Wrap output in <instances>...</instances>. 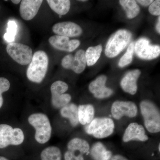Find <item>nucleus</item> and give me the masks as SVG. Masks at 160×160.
<instances>
[{"instance_id":"1","label":"nucleus","mask_w":160,"mask_h":160,"mask_svg":"<svg viewBox=\"0 0 160 160\" xmlns=\"http://www.w3.org/2000/svg\"><path fill=\"white\" fill-rule=\"evenodd\" d=\"M49 58L44 51L36 52L28 66L26 76L30 82L40 83L45 78L48 70Z\"/></svg>"},{"instance_id":"2","label":"nucleus","mask_w":160,"mask_h":160,"mask_svg":"<svg viewBox=\"0 0 160 160\" xmlns=\"http://www.w3.org/2000/svg\"><path fill=\"white\" fill-rule=\"evenodd\" d=\"M29 124L35 129V139L37 142L46 144L50 139L52 128L46 115L41 112L32 113L28 118Z\"/></svg>"},{"instance_id":"3","label":"nucleus","mask_w":160,"mask_h":160,"mask_svg":"<svg viewBox=\"0 0 160 160\" xmlns=\"http://www.w3.org/2000/svg\"><path fill=\"white\" fill-rule=\"evenodd\" d=\"M140 107L147 130L150 133L159 132L160 113L157 106L151 101L144 100L140 103Z\"/></svg>"},{"instance_id":"4","label":"nucleus","mask_w":160,"mask_h":160,"mask_svg":"<svg viewBox=\"0 0 160 160\" xmlns=\"http://www.w3.org/2000/svg\"><path fill=\"white\" fill-rule=\"evenodd\" d=\"M132 34L125 29L118 30L109 38L106 44L105 54L108 58L117 56L130 42Z\"/></svg>"},{"instance_id":"5","label":"nucleus","mask_w":160,"mask_h":160,"mask_svg":"<svg viewBox=\"0 0 160 160\" xmlns=\"http://www.w3.org/2000/svg\"><path fill=\"white\" fill-rule=\"evenodd\" d=\"M115 128L113 120L108 118H97L93 119L86 127L87 133L96 138L102 139L111 135Z\"/></svg>"},{"instance_id":"6","label":"nucleus","mask_w":160,"mask_h":160,"mask_svg":"<svg viewBox=\"0 0 160 160\" xmlns=\"http://www.w3.org/2000/svg\"><path fill=\"white\" fill-rule=\"evenodd\" d=\"M25 135L22 129L13 128L7 124H0V149L22 144Z\"/></svg>"},{"instance_id":"7","label":"nucleus","mask_w":160,"mask_h":160,"mask_svg":"<svg viewBox=\"0 0 160 160\" xmlns=\"http://www.w3.org/2000/svg\"><path fill=\"white\" fill-rule=\"evenodd\" d=\"M69 89L67 83L62 81H57L52 84L50 87L51 103L56 109H61L68 105L71 101V95L65 93Z\"/></svg>"},{"instance_id":"8","label":"nucleus","mask_w":160,"mask_h":160,"mask_svg":"<svg viewBox=\"0 0 160 160\" xmlns=\"http://www.w3.org/2000/svg\"><path fill=\"white\" fill-rule=\"evenodd\" d=\"M6 51L12 59L22 66L28 65L32 59V49L24 44L9 43L6 47Z\"/></svg>"},{"instance_id":"9","label":"nucleus","mask_w":160,"mask_h":160,"mask_svg":"<svg viewBox=\"0 0 160 160\" xmlns=\"http://www.w3.org/2000/svg\"><path fill=\"white\" fill-rule=\"evenodd\" d=\"M67 148L64 154L65 160H85L84 155L89 152L90 149L88 142L78 138L70 140Z\"/></svg>"},{"instance_id":"10","label":"nucleus","mask_w":160,"mask_h":160,"mask_svg":"<svg viewBox=\"0 0 160 160\" xmlns=\"http://www.w3.org/2000/svg\"><path fill=\"white\" fill-rule=\"evenodd\" d=\"M134 51L140 58L152 60L160 55V47L157 45H151L149 40L142 38L134 44Z\"/></svg>"},{"instance_id":"11","label":"nucleus","mask_w":160,"mask_h":160,"mask_svg":"<svg viewBox=\"0 0 160 160\" xmlns=\"http://www.w3.org/2000/svg\"><path fill=\"white\" fill-rule=\"evenodd\" d=\"M111 112L112 116L119 120L124 116L130 118L135 117L138 114V107L131 101H116L112 103Z\"/></svg>"},{"instance_id":"12","label":"nucleus","mask_w":160,"mask_h":160,"mask_svg":"<svg viewBox=\"0 0 160 160\" xmlns=\"http://www.w3.org/2000/svg\"><path fill=\"white\" fill-rule=\"evenodd\" d=\"M86 62L85 51L80 49L74 56L67 55L62 60V66L65 69H71L75 73H82L86 68Z\"/></svg>"},{"instance_id":"13","label":"nucleus","mask_w":160,"mask_h":160,"mask_svg":"<svg viewBox=\"0 0 160 160\" xmlns=\"http://www.w3.org/2000/svg\"><path fill=\"white\" fill-rule=\"evenodd\" d=\"M52 30L57 35L68 38L79 36L82 33V29L79 25L70 22L56 23L52 26Z\"/></svg>"},{"instance_id":"14","label":"nucleus","mask_w":160,"mask_h":160,"mask_svg":"<svg viewBox=\"0 0 160 160\" xmlns=\"http://www.w3.org/2000/svg\"><path fill=\"white\" fill-rule=\"evenodd\" d=\"M107 77L105 75L100 76L89 84V91L98 99L109 97L113 93V90L106 86Z\"/></svg>"},{"instance_id":"15","label":"nucleus","mask_w":160,"mask_h":160,"mask_svg":"<svg viewBox=\"0 0 160 160\" xmlns=\"http://www.w3.org/2000/svg\"><path fill=\"white\" fill-rule=\"evenodd\" d=\"M49 42L55 49L68 52L74 51L80 45L78 40H70L69 38L57 35L49 38Z\"/></svg>"},{"instance_id":"16","label":"nucleus","mask_w":160,"mask_h":160,"mask_svg":"<svg viewBox=\"0 0 160 160\" xmlns=\"http://www.w3.org/2000/svg\"><path fill=\"white\" fill-rule=\"evenodd\" d=\"M148 139L144 127L138 123L132 122L130 123L126 128L123 135L122 140L124 142H128L133 140L144 142Z\"/></svg>"},{"instance_id":"17","label":"nucleus","mask_w":160,"mask_h":160,"mask_svg":"<svg viewBox=\"0 0 160 160\" xmlns=\"http://www.w3.org/2000/svg\"><path fill=\"white\" fill-rule=\"evenodd\" d=\"M42 0H23L20 6L21 17L26 21L32 19L37 14Z\"/></svg>"},{"instance_id":"18","label":"nucleus","mask_w":160,"mask_h":160,"mask_svg":"<svg viewBox=\"0 0 160 160\" xmlns=\"http://www.w3.org/2000/svg\"><path fill=\"white\" fill-rule=\"evenodd\" d=\"M141 73L139 69L129 72L121 80L120 85L122 89L129 94H135L138 90V80Z\"/></svg>"},{"instance_id":"19","label":"nucleus","mask_w":160,"mask_h":160,"mask_svg":"<svg viewBox=\"0 0 160 160\" xmlns=\"http://www.w3.org/2000/svg\"><path fill=\"white\" fill-rule=\"evenodd\" d=\"M60 114L63 118L69 119L71 126L75 127L78 125V109L74 103H69L60 109Z\"/></svg>"},{"instance_id":"20","label":"nucleus","mask_w":160,"mask_h":160,"mask_svg":"<svg viewBox=\"0 0 160 160\" xmlns=\"http://www.w3.org/2000/svg\"><path fill=\"white\" fill-rule=\"evenodd\" d=\"M90 155L94 160H110L112 153L101 142L95 143L90 149Z\"/></svg>"},{"instance_id":"21","label":"nucleus","mask_w":160,"mask_h":160,"mask_svg":"<svg viewBox=\"0 0 160 160\" xmlns=\"http://www.w3.org/2000/svg\"><path fill=\"white\" fill-rule=\"evenodd\" d=\"M78 109L79 122L82 125L90 124L94 119L95 109L91 104L80 105Z\"/></svg>"},{"instance_id":"22","label":"nucleus","mask_w":160,"mask_h":160,"mask_svg":"<svg viewBox=\"0 0 160 160\" xmlns=\"http://www.w3.org/2000/svg\"><path fill=\"white\" fill-rule=\"evenodd\" d=\"M49 7L59 15H64L69 12L71 3L69 0H47Z\"/></svg>"},{"instance_id":"23","label":"nucleus","mask_w":160,"mask_h":160,"mask_svg":"<svg viewBox=\"0 0 160 160\" xmlns=\"http://www.w3.org/2000/svg\"><path fill=\"white\" fill-rule=\"evenodd\" d=\"M102 47L101 45L90 47L85 52L86 64L88 66H92L99 60L102 53Z\"/></svg>"},{"instance_id":"24","label":"nucleus","mask_w":160,"mask_h":160,"mask_svg":"<svg viewBox=\"0 0 160 160\" xmlns=\"http://www.w3.org/2000/svg\"><path fill=\"white\" fill-rule=\"evenodd\" d=\"M120 4L126 11L127 18L132 19L137 16L139 13V6L136 1L133 0H121Z\"/></svg>"},{"instance_id":"25","label":"nucleus","mask_w":160,"mask_h":160,"mask_svg":"<svg viewBox=\"0 0 160 160\" xmlns=\"http://www.w3.org/2000/svg\"><path fill=\"white\" fill-rule=\"evenodd\" d=\"M41 158L42 160H62V152L58 147L49 146L42 151Z\"/></svg>"},{"instance_id":"26","label":"nucleus","mask_w":160,"mask_h":160,"mask_svg":"<svg viewBox=\"0 0 160 160\" xmlns=\"http://www.w3.org/2000/svg\"><path fill=\"white\" fill-rule=\"evenodd\" d=\"M7 25V32L4 34V38L8 42L12 43L14 42L17 32L18 25L15 22L12 20H9Z\"/></svg>"},{"instance_id":"27","label":"nucleus","mask_w":160,"mask_h":160,"mask_svg":"<svg viewBox=\"0 0 160 160\" xmlns=\"http://www.w3.org/2000/svg\"><path fill=\"white\" fill-rule=\"evenodd\" d=\"M134 43H130L127 49V51L119 61L118 66L119 67L122 68L126 67L131 63L134 52Z\"/></svg>"},{"instance_id":"28","label":"nucleus","mask_w":160,"mask_h":160,"mask_svg":"<svg viewBox=\"0 0 160 160\" xmlns=\"http://www.w3.org/2000/svg\"><path fill=\"white\" fill-rule=\"evenodd\" d=\"M10 83L6 78L0 77V109L3 106L4 100L2 97L3 92L8 91L10 88Z\"/></svg>"},{"instance_id":"29","label":"nucleus","mask_w":160,"mask_h":160,"mask_svg":"<svg viewBox=\"0 0 160 160\" xmlns=\"http://www.w3.org/2000/svg\"><path fill=\"white\" fill-rule=\"evenodd\" d=\"M149 12L152 15L159 16L160 14V1H153L150 4L149 8Z\"/></svg>"},{"instance_id":"30","label":"nucleus","mask_w":160,"mask_h":160,"mask_svg":"<svg viewBox=\"0 0 160 160\" xmlns=\"http://www.w3.org/2000/svg\"><path fill=\"white\" fill-rule=\"evenodd\" d=\"M153 2V1L152 0H138L136 1V2L139 3L141 5L145 6H149Z\"/></svg>"},{"instance_id":"31","label":"nucleus","mask_w":160,"mask_h":160,"mask_svg":"<svg viewBox=\"0 0 160 160\" xmlns=\"http://www.w3.org/2000/svg\"><path fill=\"white\" fill-rule=\"evenodd\" d=\"M110 160H129L127 158L120 154L115 155L111 158Z\"/></svg>"},{"instance_id":"32","label":"nucleus","mask_w":160,"mask_h":160,"mask_svg":"<svg viewBox=\"0 0 160 160\" xmlns=\"http://www.w3.org/2000/svg\"><path fill=\"white\" fill-rule=\"evenodd\" d=\"M156 29L158 32L160 33V17H159L158 22L156 26Z\"/></svg>"},{"instance_id":"33","label":"nucleus","mask_w":160,"mask_h":160,"mask_svg":"<svg viewBox=\"0 0 160 160\" xmlns=\"http://www.w3.org/2000/svg\"><path fill=\"white\" fill-rule=\"evenodd\" d=\"M11 2H12V3H13V4L17 5V4H18L21 1H20V0H12Z\"/></svg>"},{"instance_id":"34","label":"nucleus","mask_w":160,"mask_h":160,"mask_svg":"<svg viewBox=\"0 0 160 160\" xmlns=\"http://www.w3.org/2000/svg\"><path fill=\"white\" fill-rule=\"evenodd\" d=\"M0 160H9L4 157L0 156Z\"/></svg>"},{"instance_id":"35","label":"nucleus","mask_w":160,"mask_h":160,"mask_svg":"<svg viewBox=\"0 0 160 160\" xmlns=\"http://www.w3.org/2000/svg\"><path fill=\"white\" fill-rule=\"evenodd\" d=\"M160 144H159V146H158L159 151H160Z\"/></svg>"},{"instance_id":"36","label":"nucleus","mask_w":160,"mask_h":160,"mask_svg":"<svg viewBox=\"0 0 160 160\" xmlns=\"http://www.w3.org/2000/svg\"><path fill=\"white\" fill-rule=\"evenodd\" d=\"M80 2H86V1H79Z\"/></svg>"},{"instance_id":"37","label":"nucleus","mask_w":160,"mask_h":160,"mask_svg":"<svg viewBox=\"0 0 160 160\" xmlns=\"http://www.w3.org/2000/svg\"><path fill=\"white\" fill-rule=\"evenodd\" d=\"M62 16H61V15L59 16V17L60 18H62Z\"/></svg>"}]
</instances>
